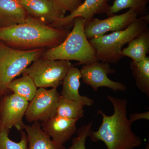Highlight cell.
Listing matches in <instances>:
<instances>
[{"mask_svg":"<svg viewBox=\"0 0 149 149\" xmlns=\"http://www.w3.org/2000/svg\"><path fill=\"white\" fill-rule=\"evenodd\" d=\"M108 0H85L84 2L73 12L65 16L56 24V27L62 28L73 24V20L78 17H82L85 22L93 18L96 15L106 14L109 15L110 7Z\"/></svg>","mask_w":149,"mask_h":149,"instance_id":"cell-12","label":"cell"},{"mask_svg":"<svg viewBox=\"0 0 149 149\" xmlns=\"http://www.w3.org/2000/svg\"><path fill=\"white\" fill-rule=\"evenodd\" d=\"M149 0H115L110 6L109 16L125 9H132L140 17L147 15V8Z\"/></svg>","mask_w":149,"mask_h":149,"instance_id":"cell-21","label":"cell"},{"mask_svg":"<svg viewBox=\"0 0 149 149\" xmlns=\"http://www.w3.org/2000/svg\"><path fill=\"white\" fill-rule=\"evenodd\" d=\"M113 107V113L107 115L101 110L97 114L102 117L97 131L91 130L89 137L93 142L102 141L106 149H134L142 144V140L131 129L132 123L127 116V102L125 99L107 96Z\"/></svg>","mask_w":149,"mask_h":149,"instance_id":"cell-2","label":"cell"},{"mask_svg":"<svg viewBox=\"0 0 149 149\" xmlns=\"http://www.w3.org/2000/svg\"><path fill=\"white\" fill-rule=\"evenodd\" d=\"M79 120L56 115L41 124L42 129L58 143L64 145L76 133V123Z\"/></svg>","mask_w":149,"mask_h":149,"instance_id":"cell-11","label":"cell"},{"mask_svg":"<svg viewBox=\"0 0 149 149\" xmlns=\"http://www.w3.org/2000/svg\"><path fill=\"white\" fill-rule=\"evenodd\" d=\"M138 14L129 9L125 13L113 15L108 18L100 19L94 18L85 22L84 31L88 40L101 37L107 32H116L126 29L138 18Z\"/></svg>","mask_w":149,"mask_h":149,"instance_id":"cell-10","label":"cell"},{"mask_svg":"<svg viewBox=\"0 0 149 149\" xmlns=\"http://www.w3.org/2000/svg\"><path fill=\"white\" fill-rule=\"evenodd\" d=\"M80 71L83 83L91 86L95 91H97L101 87H106L114 92H125L127 90L124 84L109 78L108 74H114L116 71L107 63L97 60L83 65Z\"/></svg>","mask_w":149,"mask_h":149,"instance_id":"cell-8","label":"cell"},{"mask_svg":"<svg viewBox=\"0 0 149 149\" xmlns=\"http://www.w3.org/2000/svg\"><path fill=\"white\" fill-rule=\"evenodd\" d=\"M84 105L80 102L65 98L61 95L56 115L69 119H79L84 116Z\"/></svg>","mask_w":149,"mask_h":149,"instance_id":"cell-20","label":"cell"},{"mask_svg":"<svg viewBox=\"0 0 149 149\" xmlns=\"http://www.w3.org/2000/svg\"><path fill=\"white\" fill-rule=\"evenodd\" d=\"M149 15L136 19L126 29L93 38L89 42L95 49L97 60L116 64L123 57L122 48L148 28Z\"/></svg>","mask_w":149,"mask_h":149,"instance_id":"cell-4","label":"cell"},{"mask_svg":"<svg viewBox=\"0 0 149 149\" xmlns=\"http://www.w3.org/2000/svg\"><path fill=\"white\" fill-rule=\"evenodd\" d=\"M28 139L27 149H66L64 145L54 141L42 129L39 121L25 125Z\"/></svg>","mask_w":149,"mask_h":149,"instance_id":"cell-16","label":"cell"},{"mask_svg":"<svg viewBox=\"0 0 149 149\" xmlns=\"http://www.w3.org/2000/svg\"><path fill=\"white\" fill-rule=\"evenodd\" d=\"M85 19L78 17L64 41L55 47L47 49L41 57L51 60L76 61L77 65L90 64L97 61L96 52L84 31Z\"/></svg>","mask_w":149,"mask_h":149,"instance_id":"cell-3","label":"cell"},{"mask_svg":"<svg viewBox=\"0 0 149 149\" xmlns=\"http://www.w3.org/2000/svg\"><path fill=\"white\" fill-rule=\"evenodd\" d=\"M10 130L0 127V149H27L28 139L26 132L21 130L20 141L15 142L9 137Z\"/></svg>","mask_w":149,"mask_h":149,"instance_id":"cell-22","label":"cell"},{"mask_svg":"<svg viewBox=\"0 0 149 149\" xmlns=\"http://www.w3.org/2000/svg\"><path fill=\"white\" fill-rule=\"evenodd\" d=\"M149 149V143H148V144H146V148H145V149Z\"/></svg>","mask_w":149,"mask_h":149,"instance_id":"cell-26","label":"cell"},{"mask_svg":"<svg viewBox=\"0 0 149 149\" xmlns=\"http://www.w3.org/2000/svg\"><path fill=\"white\" fill-rule=\"evenodd\" d=\"M28 16L19 0H0V28L24 23Z\"/></svg>","mask_w":149,"mask_h":149,"instance_id":"cell-15","label":"cell"},{"mask_svg":"<svg viewBox=\"0 0 149 149\" xmlns=\"http://www.w3.org/2000/svg\"><path fill=\"white\" fill-rule=\"evenodd\" d=\"M149 53V27L130 41L128 47L122 49L121 52L123 56L128 57L136 62L143 59Z\"/></svg>","mask_w":149,"mask_h":149,"instance_id":"cell-17","label":"cell"},{"mask_svg":"<svg viewBox=\"0 0 149 149\" xmlns=\"http://www.w3.org/2000/svg\"><path fill=\"white\" fill-rule=\"evenodd\" d=\"M130 122L133 123L134 121L140 120V119H146L149 120V112L141 113H133L130 115L129 118Z\"/></svg>","mask_w":149,"mask_h":149,"instance_id":"cell-25","label":"cell"},{"mask_svg":"<svg viewBox=\"0 0 149 149\" xmlns=\"http://www.w3.org/2000/svg\"><path fill=\"white\" fill-rule=\"evenodd\" d=\"M58 13L65 16L67 12H73L81 4L82 0H48Z\"/></svg>","mask_w":149,"mask_h":149,"instance_id":"cell-23","label":"cell"},{"mask_svg":"<svg viewBox=\"0 0 149 149\" xmlns=\"http://www.w3.org/2000/svg\"><path fill=\"white\" fill-rule=\"evenodd\" d=\"M61 94L57 88L47 90L40 88L31 101L29 102L25 118L28 122L46 121L56 115Z\"/></svg>","mask_w":149,"mask_h":149,"instance_id":"cell-7","label":"cell"},{"mask_svg":"<svg viewBox=\"0 0 149 149\" xmlns=\"http://www.w3.org/2000/svg\"><path fill=\"white\" fill-rule=\"evenodd\" d=\"M81 77L80 70L72 65L62 82V90L61 95L65 98L80 102L84 106H92L94 100L87 96L81 95L79 93Z\"/></svg>","mask_w":149,"mask_h":149,"instance_id":"cell-14","label":"cell"},{"mask_svg":"<svg viewBox=\"0 0 149 149\" xmlns=\"http://www.w3.org/2000/svg\"><path fill=\"white\" fill-rule=\"evenodd\" d=\"M69 32L66 28L51 27L28 15L24 23L0 28V41L21 50L47 49L61 44Z\"/></svg>","mask_w":149,"mask_h":149,"instance_id":"cell-1","label":"cell"},{"mask_svg":"<svg viewBox=\"0 0 149 149\" xmlns=\"http://www.w3.org/2000/svg\"><path fill=\"white\" fill-rule=\"evenodd\" d=\"M22 74V77L14 79L9 83L7 88L9 91H12L29 102L35 97L38 88L29 75Z\"/></svg>","mask_w":149,"mask_h":149,"instance_id":"cell-18","label":"cell"},{"mask_svg":"<svg viewBox=\"0 0 149 149\" xmlns=\"http://www.w3.org/2000/svg\"><path fill=\"white\" fill-rule=\"evenodd\" d=\"M28 15L53 27L65 16L58 13L48 0H19Z\"/></svg>","mask_w":149,"mask_h":149,"instance_id":"cell-13","label":"cell"},{"mask_svg":"<svg viewBox=\"0 0 149 149\" xmlns=\"http://www.w3.org/2000/svg\"><path fill=\"white\" fill-rule=\"evenodd\" d=\"M46 49H17L0 41V97L9 92L7 85L22 74L33 62L40 58Z\"/></svg>","mask_w":149,"mask_h":149,"instance_id":"cell-5","label":"cell"},{"mask_svg":"<svg viewBox=\"0 0 149 149\" xmlns=\"http://www.w3.org/2000/svg\"><path fill=\"white\" fill-rule=\"evenodd\" d=\"M72 65L68 61L51 60L40 57L33 62L22 74L29 75L37 88H57Z\"/></svg>","mask_w":149,"mask_h":149,"instance_id":"cell-6","label":"cell"},{"mask_svg":"<svg viewBox=\"0 0 149 149\" xmlns=\"http://www.w3.org/2000/svg\"><path fill=\"white\" fill-rule=\"evenodd\" d=\"M29 102L15 94L7 95L0 101V127L10 130L15 127L18 131L24 129L23 118Z\"/></svg>","mask_w":149,"mask_h":149,"instance_id":"cell-9","label":"cell"},{"mask_svg":"<svg viewBox=\"0 0 149 149\" xmlns=\"http://www.w3.org/2000/svg\"><path fill=\"white\" fill-rule=\"evenodd\" d=\"M93 123H89L79 128L77 131V136L72 139V145L68 149H86V140L89 137L92 130Z\"/></svg>","mask_w":149,"mask_h":149,"instance_id":"cell-24","label":"cell"},{"mask_svg":"<svg viewBox=\"0 0 149 149\" xmlns=\"http://www.w3.org/2000/svg\"><path fill=\"white\" fill-rule=\"evenodd\" d=\"M130 67L136 86L142 93L149 96V57L141 61H131Z\"/></svg>","mask_w":149,"mask_h":149,"instance_id":"cell-19","label":"cell"}]
</instances>
